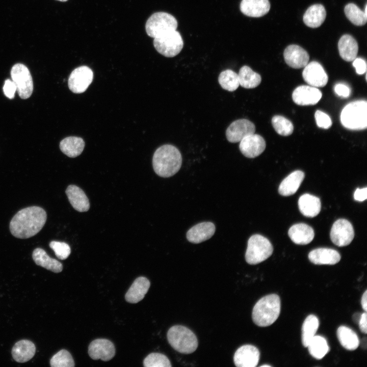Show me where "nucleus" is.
I'll list each match as a JSON object with an SVG mask.
<instances>
[{
  "label": "nucleus",
  "mask_w": 367,
  "mask_h": 367,
  "mask_svg": "<svg viewBox=\"0 0 367 367\" xmlns=\"http://www.w3.org/2000/svg\"><path fill=\"white\" fill-rule=\"evenodd\" d=\"M47 219L42 207L32 206L19 211L10 223L11 234L19 239H28L37 234L44 226Z\"/></svg>",
  "instance_id": "1"
},
{
  "label": "nucleus",
  "mask_w": 367,
  "mask_h": 367,
  "mask_svg": "<svg viewBox=\"0 0 367 367\" xmlns=\"http://www.w3.org/2000/svg\"><path fill=\"white\" fill-rule=\"evenodd\" d=\"M181 164L182 156L179 150L170 144L159 147L152 158L154 171L156 174L163 177L174 175L180 169Z\"/></svg>",
  "instance_id": "2"
},
{
  "label": "nucleus",
  "mask_w": 367,
  "mask_h": 367,
  "mask_svg": "<svg viewBox=\"0 0 367 367\" xmlns=\"http://www.w3.org/2000/svg\"><path fill=\"white\" fill-rule=\"evenodd\" d=\"M280 307V299L278 295L272 294L265 296L254 306L252 313V320L258 326H269L278 319Z\"/></svg>",
  "instance_id": "3"
},
{
  "label": "nucleus",
  "mask_w": 367,
  "mask_h": 367,
  "mask_svg": "<svg viewBox=\"0 0 367 367\" xmlns=\"http://www.w3.org/2000/svg\"><path fill=\"white\" fill-rule=\"evenodd\" d=\"M167 339L171 346L177 352L191 354L197 348L198 339L194 333L181 325H174L168 331Z\"/></svg>",
  "instance_id": "4"
},
{
  "label": "nucleus",
  "mask_w": 367,
  "mask_h": 367,
  "mask_svg": "<svg viewBox=\"0 0 367 367\" xmlns=\"http://www.w3.org/2000/svg\"><path fill=\"white\" fill-rule=\"evenodd\" d=\"M340 121L346 128L352 130H362L367 127V103L357 100L347 104L340 114Z\"/></svg>",
  "instance_id": "5"
},
{
  "label": "nucleus",
  "mask_w": 367,
  "mask_h": 367,
  "mask_svg": "<svg viewBox=\"0 0 367 367\" xmlns=\"http://www.w3.org/2000/svg\"><path fill=\"white\" fill-rule=\"evenodd\" d=\"M273 251V246L268 239L260 234H254L248 241L246 261L250 265L258 264L269 258Z\"/></svg>",
  "instance_id": "6"
},
{
  "label": "nucleus",
  "mask_w": 367,
  "mask_h": 367,
  "mask_svg": "<svg viewBox=\"0 0 367 367\" xmlns=\"http://www.w3.org/2000/svg\"><path fill=\"white\" fill-rule=\"evenodd\" d=\"M177 25V20L173 15L164 12H158L147 19L145 30L147 34L154 38L169 31L176 30Z\"/></svg>",
  "instance_id": "7"
},
{
  "label": "nucleus",
  "mask_w": 367,
  "mask_h": 367,
  "mask_svg": "<svg viewBox=\"0 0 367 367\" xmlns=\"http://www.w3.org/2000/svg\"><path fill=\"white\" fill-rule=\"evenodd\" d=\"M153 45L160 54L173 57L181 51L184 41L179 32L172 30L154 38Z\"/></svg>",
  "instance_id": "8"
},
{
  "label": "nucleus",
  "mask_w": 367,
  "mask_h": 367,
  "mask_svg": "<svg viewBox=\"0 0 367 367\" xmlns=\"http://www.w3.org/2000/svg\"><path fill=\"white\" fill-rule=\"evenodd\" d=\"M10 73L19 97L23 99L29 98L33 91V82L28 67L24 64L17 63L12 67Z\"/></svg>",
  "instance_id": "9"
},
{
  "label": "nucleus",
  "mask_w": 367,
  "mask_h": 367,
  "mask_svg": "<svg viewBox=\"0 0 367 367\" xmlns=\"http://www.w3.org/2000/svg\"><path fill=\"white\" fill-rule=\"evenodd\" d=\"M330 235L333 244L339 247H344L351 243L354 237V231L352 225L348 220L339 219L333 223Z\"/></svg>",
  "instance_id": "10"
},
{
  "label": "nucleus",
  "mask_w": 367,
  "mask_h": 367,
  "mask_svg": "<svg viewBox=\"0 0 367 367\" xmlns=\"http://www.w3.org/2000/svg\"><path fill=\"white\" fill-rule=\"evenodd\" d=\"M93 73L88 67L82 66L74 69L69 75L68 87L75 93L85 92L92 82Z\"/></svg>",
  "instance_id": "11"
},
{
  "label": "nucleus",
  "mask_w": 367,
  "mask_h": 367,
  "mask_svg": "<svg viewBox=\"0 0 367 367\" xmlns=\"http://www.w3.org/2000/svg\"><path fill=\"white\" fill-rule=\"evenodd\" d=\"M255 126L253 122L246 119H241L232 122L226 130V137L231 143L239 142L247 136L253 134Z\"/></svg>",
  "instance_id": "12"
},
{
  "label": "nucleus",
  "mask_w": 367,
  "mask_h": 367,
  "mask_svg": "<svg viewBox=\"0 0 367 367\" xmlns=\"http://www.w3.org/2000/svg\"><path fill=\"white\" fill-rule=\"evenodd\" d=\"M302 76L308 84L314 87H324L328 81L323 66L317 61H312L304 67Z\"/></svg>",
  "instance_id": "13"
},
{
  "label": "nucleus",
  "mask_w": 367,
  "mask_h": 367,
  "mask_svg": "<svg viewBox=\"0 0 367 367\" xmlns=\"http://www.w3.org/2000/svg\"><path fill=\"white\" fill-rule=\"evenodd\" d=\"M258 349L251 345H245L239 348L233 356V361L237 367H255L259 360Z\"/></svg>",
  "instance_id": "14"
},
{
  "label": "nucleus",
  "mask_w": 367,
  "mask_h": 367,
  "mask_svg": "<svg viewBox=\"0 0 367 367\" xmlns=\"http://www.w3.org/2000/svg\"><path fill=\"white\" fill-rule=\"evenodd\" d=\"M266 146V142L263 137L259 135L253 134L246 136L240 141L239 148L245 156L254 158L263 153Z\"/></svg>",
  "instance_id": "15"
},
{
  "label": "nucleus",
  "mask_w": 367,
  "mask_h": 367,
  "mask_svg": "<svg viewBox=\"0 0 367 367\" xmlns=\"http://www.w3.org/2000/svg\"><path fill=\"white\" fill-rule=\"evenodd\" d=\"M89 356L93 360L100 359L103 361H109L115 354L114 344L107 339H96L91 342L88 347Z\"/></svg>",
  "instance_id": "16"
},
{
  "label": "nucleus",
  "mask_w": 367,
  "mask_h": 367,
  "mask_svg": "<svg viewBox=\"0 0 367 367\" xmlns=\"http://www.w3.org/2000/svg\"><path fill=\"white\" fill-rule=\"evenodd\" d=\"M322 95V92L317 87L302 85L294 90L292 99L300 106L314 105L321 99Z\"/></svg>",
  "instance_id": "17"
},
{
  "label": "nucleus",
  "mask_w": 367,
  "mask_h": 367,
  "mask_svg": "<svg viewBox=\"0 0 367 367\" xmlns=\"http://www.w3.org/2000/svg\"><path fill=\"white\" fill-rule=\"evenodd\" d=\"M283 57L285 63L295 69L304 67L309 60L307 52L301 46L295 44L289 45L285 48Z\"/></svg>",
  "instance_id": "18"
},
{
  "label": "nucleus",
  "mask_w": 367,
  "mask_h": 367,
  "mask_svg": "<svg viewBox=\"0 0 367 367\" xmlns=\"http://www.w3.org/2000/svg\"><path fill=\"white\" fill-rule=\"evenodd\" d=\"M215 230V226L212 222H201L188 231L187 238L191 243L198 244L210 239L214 235Z\"/></svg>",
  "instance_id": "19"
},
{
  "label": "nucleus",
  "mask_w": 367,
  "mask_h": 367,
  "mask_svg": "<svg viewBox=\"0 0 367 367\" xmlns=\"http://www.w3.org/2000/svg\"><path fill=\"white\" fill-rule=\"evenodd\" d=\"M340 258L336 250L327 248H317L308 254L309 260L316 265H334L339 261Z\"/></svg>",
  "instance_id": "20"
},
{
  "label": "nucleus",
  "mask_w": 367,
  "mask_h": 367,
  "mask_svg": "<svg viewBox=\"0 0 367 367\" xmlns=\"http://www.w3.org/2000/svg\"><path fill=\"white\" fill-rule=\"evenodd\" d=\"M270 9L269 0H242L240 3L241 11L249 17H261L268 13Z\"/></svg>",
  "instance_id": "21"
},
{
  "label": "nucleus",
  "mask_w": 367,
  "mask_h": 367,
  "mask_svg": "<svg viewBox=\"0 0 367 367\" xmlns=\"http://www.w3.org/2000/svg\"><path fill=\"white\" fill-rule=\"evenodd\" d=\"M66 194L72 206L80 212H87L90 208L89 199L78 187L71 185L66 190Z\"/></svg>",
  "instance_id": "22"
},
{
  "label": "nucleus",
  "mask_w": 367,
  "mask_h": 367,
  "mask_svg": "<svg viewBox=\"0 0 367 367\" xmlns=\"http://www.w3.org/2000/svg\"><path fill=\"white\" fill-rule=\"evenodd\" d=\"M150 283L145 277L135 279L125 295L126 301L130 303H137L141 301L147 293Z\"/></svg>",
  "instance_id": "23"
},
{
  "label": "nucleus",
  "mask_w": 367,
  "mask_h": 367,
  "mask_svg": "<svg viewBox=\"0 0 367 367\" xmlns=\"http://www.w3.org/2000/svg\"><path fill=\"white\" fill-rule=\"evenodd\" d=\"M288 234L290 238L295 244L306 245L314 238V230L311 227L304 223L296 224L290 227Z\"/></svg>",
  "instance_id": "24"
},
{
  "label": "nucleus",
  "mask_w": 367,
  "mask_h": 367,
  "mask_svg": "<svg viewBox=\"0 0 367 367\" xmlns=\"http://www.w3.org/2000/svg\"><path fill=\"white\" fill-rule=\"evenodd\" d=\"M304 172L296 170L292 172L280 183L278 188L279 193L284 196H289L294 194L304 178Z\"/></svg>",
  "instance_id": "25"
},
{
  "label": "nucleus",
  "mask_w": 367,
  "mask_h": 367,
  "mask_svg": "<svg viewBox=\"0 0 367 367\" xmlns=\"http://www.w3.org/2000/svg\"><path fill=\"white\" fill-rule=\"evenodd\" d=\"M338 49L341 58L346 61H353L357 57L358 45L356 40L351 35H343L338 42Z\"/></svg>",
  "instance_id": "26"
},
{
  "label": "nucleus",
  "mask_w": 367,
  "mask_h": 367,
  "mask_svg": "<svg viewBox=\"0 0 367 367\" xmlns=\"http://www.w3.org/2000/svg\"><path fill=\"white\" fill-rule=\"evenodd\" d=\"M298 206L301 213L305 217L312 218L317 216L321 208L320 199L309 194L300 196L298 200Z\"/></svg>",
  "instance_id": "27"
},
{
  "label": "nucleus",
  "mask_w": 367,
  "mask_h": 367,
  "mask_svg": "<svg viewBox=\"0 0 367 367\" xmlns=\"http://www.w3.org/2000/svg\"><path fill=\"white\" fill-rule=\"evenodd\" d=\"M36 352L33 343L29 340L22 339L17 342L12 348V354L14 359L23 363L32 359Z\"/></svg>",
  "instance_id": "28"
},
{
  "label": "nucleus",
  "mask_w": 367,
  "mask_h": 367,
  "mask_svg": "<svg viewBox=\"0 0 367 367\" xmlns=\"http://www.w3.org/2000/svg\"><path fill=\"white\" fill-rule=\"evenodd\" d=\"M326 12L321 4H314L310 6L305 11L303 20L306 25L311 28L319 27L324 21Z\"/></svg>",
  "instance_id": "29"
},
{
  "label": "nucleus",
  "mask_w": 367,
  "mask_h": 367,
  "mask_svg": "<svg viewBox=\"0 0 367 367\" xmlns=\"http://www.w3.org/2000/svg\"><path fill=\"white\" fill-rule=\"evenodd\" d=\"M32 257L37 265L55 273H59L62 271V264L56 259L49 256L42 248H36L33 252Z\"/></svg>",
  "instance_id": "30"
},
{
  "label": "nucleus",
  "mask_w": 367,
  "mask_h": 367,
  "mask_svg": "<svg viewBox=\"0 0 367 367\" xmlns=\"http://www.w3.org/2000/svg\"><path fill=\"white\" fill-rule=\"evenodd\" d=\"M84 147L83 139L77 137L65 138L60 143L61 151L70 158H75L80 155Z\"/></svg>",
  "instance_id": "31"
},
{
  "label": "nucleus",
  "mask_w": 367,
  "mask_h": 367,
  "mask_svg": "<svg viewBox=\"0 0 367 367\" xmlns=\"http://www.w3.org/2000/svg\"><path fill=\"white\" fill-rule=\"evenodd\" d=\"M337 336L341 345L346 349L353 351L359 345V339L356 333L351 328L340 326L337 330Z\"/></svg>",
  "instance_id": "32"
},
{
  "label": "nucleus",
  "mask_w": 367,
  "mask_h": 367,
  "mask_svg": "<svg viewBox=\"0 0 367 367\" xmlns=\"http://www.w3.org/2000/svg\"><path fill=\"white\" fill-rule=\"evenodd\" d=\"M238 74L240 85L246 89L256 87L261 81V76L246 65L240 68Z\"/></svg>",
  "instance_id": "33"
},
{
  "label": "nucleus",
  "mask_w": 367,
  "mask_h": 367,
  "mask_svg": "<svg viewBox=\"0 0 367 367\" xmlns=\"http://www.w3.org/2000/svg\"><path fill=\"white\" fill-rule=\"evenodd\" d=\"M319 326V319L316 316L310 314L306 318L302 327V343L304 347H307L315 335Z\"/></svg>",
  "instance_id": "34"
},
{
  "label": "nucleus",
  "mask_w": 367,
  "mask_h": 367,
  "mask_svg": "<svg viewBox=\"0 0 367 367\" xmlns=\"http://www.w3.org/2000/svg\"><path fill=\"white\" fill-rule=\"evenodd\" d=\"M307 347L310 354L317 359L323 358L329 351L327 340L320 335H314Z\"/></svg>",
  "instance_id": "35"
},
{
  "label": "nucleus",
  "mask_w": 367,
  "mask_h": 367,
  "mask_svg": "<svg viewBox=\"0 0 367 367\" xmlns=\"http://www.w3.org/2000/svg\"><path fill=\"white\" fill-rule=\"evenodd\" d=\"M344 12L347 18L354 25L362 26L366 23V13L361 10L355 4H347L345 7Z\"/></svg>",
  "instance_id": "36"
},
{
  "label": "nucleus",
  "mask_w": 367,
  "mask_h": 367,
  "mask_svg": "<svg viewBox=\"0 0 367 367\" xmlns=\"http://www.w3.org/2000/svg\"><path fill=\"white\" fill-rule=\"evenodd\" d=\"M218 81L221 87L228 91H235L240 86L238 73L231 69L222 71Z\"/></svg>",
  "instance_id": "37"
},
{
  "label": "nucleus",
  "mask_w": 367,
  "mask_h": 367,
  "mask_svg": "<svg viewBox=\"0 0 367 367\" xmlns=\"http://www.w3.org/2000/svg\"><path fill=\"white\" fill-rule=\"evenodd\" d=\"M273 128L277 134L283 136L291 135L294 130V126L291 121L280 115H275L272 119Z\"/></svg>",
  "instance_id": "38"
},
{
  "label": "nucleus",
  "mask_w": 367,
  "mask_h": 367,
  "mask_svg": "<svg viewBox=\"0 0 367 367\" xmlns=\"http://www.w3.org/2000/svg\"><path fill=\"white\" fill-rule=\"evenodd\" d=\"M50 364L51 367H73L74 362L70 353L62 349L51 357Z\"/></svg>",
  "instance_id": "39"
},
{
  "label": "nucleus",
  "mask_w": 367,
  "mask_h": 367,
  "mask_svg": "<svg viewBox=\"0 0 367 367\" xmlns=\"http://www.w3.org/2000/svg\"><path fill=\"white\" fill-rule=\"evenodd\" d=\"M145 367H171V362L168 357L160 353H151L144 360Z\"/></svg>",
  "instance_id": "40"
},
{
  "label": "nucleus",
  "mask_w": 367,
  "mask_h": 367,
  "mask_svg": "<svg viewBox=\"0 0 367 367\" xmlns=\"http://www.w3.org/2000/svg\"><path fill=\"white\" fill-rule=\"evenodd\" d=\"M49 247L54 251L56 256L60 259H66L70 254V248L65 242L53 241L50 242Z\"/></svg>",
  "instance_id": "41"
},
{
  "label": "nucleus",
  "mask_w": 367,
  "mask_h": 367,
  "mask_svg": "<svg viewBox=\"0 0 367 367\" xmlns=\"http://www.w3.org/2000/svg\"><path fill=\"white\" fill-rule=\"evenodd\" d=\"M316 123L318 127L324 129H328L332 125L330 117L324 112L317 110L314 114Z\"/></svg>",
  "instance_id": "42"
},
{
  "label": "nucleus",
  "mask_w": 367,
  "mask_h": 367,
  "mask_svg": "<svg viewBox=\"0 0 367 367\" xmlns=\"http://www.w3.org/2000/svg\"><path fill=\"white\" fill-rule=\"evenodd\" d=\"M16 91H17V87L14 82L10 79L6 80L3 86L5 95L10 99H13Z\"/></svg>",
  "instance_id": "43"
},
{
  "label": "nucleus",
  "mask_w": 367,
  "mask_h": 367,
  "mask_svg": "<svg viewBox=\"0 0 367 367\" xmlns=\"http://www.w3.org/2000/svg\"><path fill=\"white\" fill-rule=\"evenodd\" d=\"M353 66L358 74L364 73L366 70V64L365 61L361 58H355L353 61Z\"/></svg>",
  "instance_id": "44"
},
{
  "label": "nucleus",
  "mask_w": 367,
  "mask_h": 367,
  "mask_svg": "<svg viewBox=\"0 0 367 367\" xmlns=\"http://www.w3.org/2000/svg\"><path fill=\"white\" fill-rule=\"evenodd\" d=\"M334 91L337 95L344 97H348L350 94V88L342 83H338L335 85Z\"/></svg>",
  "instance_id": "45"
},
{
  "label": "nucleus",
  "mask_w": 367,
  "mask_h": 367,
  "mask_svg": "<svg viewBox=\"0 0 367 367\" xmlns=\"http://www.w3.org/2000/svg\"><path fill=\"white\" fill-rule=\"evenodd\" d=\"M354 199L358 201H363L367 198V188H357L354 194Z\"/></svg>",
  "instance_id": "46"
},
{
  "label": "nucleus",
  "mask_w": 367,
  "mask_h": 367,
  "mask_svg": "<svg viewBox=\"0 0 367 367\" xmlns=\"http://www.w3.org/2000/svg\"><path fill=\"white\" fill-rule=\"evenodd\" d=\"M367 314L366 311L361 314L360 319L358 321L359 327L360 331L366 334L367 332L366 328Z\"/></svg>",
  "instance_id": "47"
},
{
  "label": "nucleus",
  "mask_w": 367,
  "mask_h": 367,
  "mask_svg": "<svg viewBox=\"0 0 367 367\" xmlns=\"http://www.w3.org/2000/svg\"><path fill=\"white\" fill-rule=\"evenodd\" d=\"M361 304L362 306V308L364 309L365 311H366L367 310V291H365L364 293L363 294L361 299Z\"/></svg>",
  "instance_id": "48"
},
{
  "label": "nucleus",
  "mask_w": 367,
  "mask_h": 367,
  "mask_svg": "<svg viewBox=\"0 0 367 367\" xmlns=\"http://www.w3.org/2000/svg\"><path fill=\"white\" fill-rule=\"evenodd\" d=\"M360 316H361V314H360V315H359V314H358V313H355V314H354L353 317L354 321L355 322H356V323H357V322L358 323V321H359V319H360Z\"/></svg>",
  "instance_id": "49"
},
{
  "label": "nucleus",
  "mask_w": 367,
  "mask_h": 367,
  "mask_svg": "<svg viewBox=\"0 0 367 367\" xmlns=\"http://www.w3.org/2000/svg\"><path fill=\"white\" fill-rule=\"evenodd\" d=\"M260 366H270V365H267V364H264V365H261Z\"/></svg>",
  "instance_id": "50"
},
{
  "label": "nucleus",
  "mask_w": 367,
  "mask_h": 367,
  "mask_svg": "<svg viewBox=\"0 0 367 367\" xmlns=\"http://www.w3.org/2000/svg\"><path fill=\"white\" fill-rule=\"evenodd\" d=\"M57 1H60V2H64L67 1L68 0H57Z\"/></svg>",
  "instance_id": "51"
}]
</instances>
